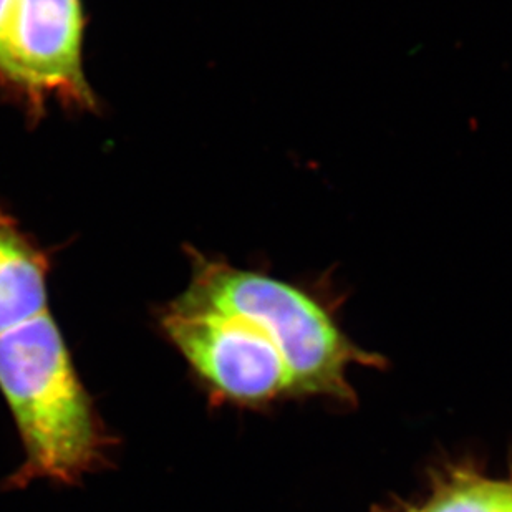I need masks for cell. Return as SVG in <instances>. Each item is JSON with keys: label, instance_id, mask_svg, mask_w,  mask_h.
<instances>
[{"label": "cell", "instance_id": "52a82bcc", "mask_svg": "<svg viewBox=\"0 0 512 512\" xmlns=\"http://www.w3.org/2000/svg\"><path fill=\"white\" fill-rule=\"evenodd\" d=\"M496 512H512V481L504 483L503 494H501V499H499Z\"/></svg>", "mask_w": 512, "mask_h": 512}, {"label": "cell", "instance_id": "6da1fadb", "mask_svg": "<svg viewBox=\"0 0 512 512\" xmlns=\"http://www.w3.org/2000/svg\"><path fill=\"white\" fill-rule=\"evenodd\" d=\"M0 393L24 446L14 486L77 484L107 463L112 440L50 310L0 335Z\"/></svg>", "mask_w": 512, "mask_h": 512}, {"label": "cell", "instance_id": "ba28073f", "mask_svg": "<svg viewBox=\"0 0 512 512\" xmlns=\"http://www.w3.org/2000/svg\"><path fill=\"white\" fill-rule=\"evenodd\" d=\"M12 4H14V0H0V39L4 35L5 25H7V20H9Z\"/></svg>", "mask_w": 512, "mask_h": 512}, {"label": "cell", "instance_id": "8992f818", "mask_svg": "<svg viewBox=\"0 0 512 512\" xmlns=\"http://www.w3.org/2000/svg\"><path fill=\"white\" fill-rule=\"evenodd\" d=\"M504 483L478 476H458L416 512H496Z\"/></svg>", "mask_w": 512, "mask_h": 512}, {"label": "cell", "instance_id": "7a4b0ae2", "mask_svg": "<svg viewBox=\"0 0 512 512\" xmlns=\"http://www.w3.org/2000/svg\"><path fill=\"white\" fill-rule=\"evenodd\" d=\"M183 294L259 327L281 352L292 393L353 401L350 365L380 363V358L355 347L309 292L262 272L194 252L193 279Z\"/></svg>", "mask_w": 512, "mask_h": 512}, {"label": "cell", "instance_id": "5b68a950", "mask_svg": "<svg viewBox=\"0 0 512 512\" xmlns=\"http://www.w3.org/2000/svg\"><path fill=\"white\" fill-rule=\"evenodd\" d=\"M49 259L0 213V334L49 309Z\"/></svg>", "mask_w": 512, "mask_h": 512}, {"label": "cell", "instance_id": "3957f363", "mask_svg": "<svg viewBox=\"0 0 512 512\" xmlns=\"http://www.w3.org/2000/svg\"><path fill=\"white\" fill-rule=\"evenodd\" d=\"M161 329L216 395L259 405L292 393L281 352L249 320L179 295L160 315Z\"/></svg>", "mask_w": 512, "mask_h": 512}, {"label": "cell", "instance_id": "277c9868", "mask_svg": "<svg viewBox=\"0 0 512 512\" xmlns=\"http://www.w3.org/2000/svg\"><path fill=\"white\" fill-rule=\"evenodd\" d=\"M83 29L82 0H14L0 39V80L37 107L49 95L92 107Z\"/></svg>", "mask_w": 512, "mask_h": 512}]
</instances>
